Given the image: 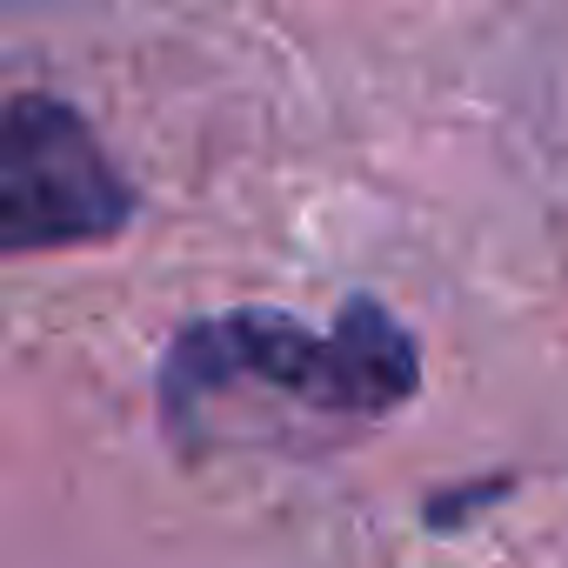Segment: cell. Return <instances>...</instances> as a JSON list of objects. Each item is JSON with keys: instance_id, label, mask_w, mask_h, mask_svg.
Instances as JSON below:
<instances>
[{"instance_id": "obj_2", "label": "cell", "mask_w": 568, "mask_h": 568, "mask_svg": "<svg viewBox=\"0 0 568 568\" xmlns=\"http://www.w3.org/2000/svg\"><path fill=\"white\" fill-rule=\"evenodd\" d=\"M128 221V181L88 134V121L48 94L8 101L0 134V234L14 254L108 241Z\"/></svg>"}, {"instance_id": "obj_1", "label": "cell", "mask_w": 568, "mask_h": 568, "mask_svg": "<svg viewBox=\"0 0 568 568\" xmlns=\"http://www.w3.org/2000/svg\"><path fill=\"white\" fill-rule=\"evenodd\" d=\"M234 388H288L302 408L328 415H388L415 395V342L375 302H348L328 335L288 315H221L187 328L161 375L168 422L181 428Z\"/></svg>"}]
</instances>
